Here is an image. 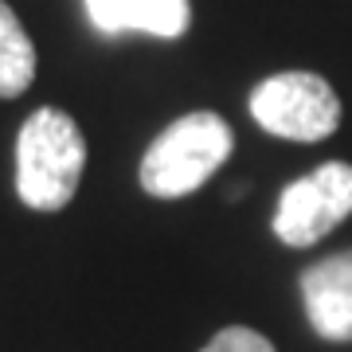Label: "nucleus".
I'll list each match as a JSON object with an SVG mask.
<instances>
[{
  "instance_id": "8",
  "label": "nucleus",
  "mask_w": 352,
  "mask_h": 352,
  "mask_svg": "<svg viewBox=\"0 0 352 352\" xmlns=\"http://www.w3.org/2000/svg\"><path fill=\"white\" fill-rule=\"evenodd\" d=\"M200 352H278L270 340L258 333V329H247V325H227L219 329Z\"/></svg>"
},
{
  "instance_id": "6",
  "label": "nucleus",
  "mask_w": 352,
  "mask_h": 352,
  "mask_svg": "<svg viewBox=\"0 0 352 352\" xmlns=\"http://www.w3.org/2000/svg\"><path fill=\"white\" fill-rule=\"evenodd\" d=\"M98 32H145L157 39H180L192 24L188 0H82Z\"/></svg>"
},
{
  "instance_id": "3",
  "label": "nucleus",
  "mask_w": 352,
  "mask_h": 352,
  "mask_svg": "<svg viewBox=\"0 0 352 352\" xmlns=\"http://www.w3.org/2000/svg\"><path fill=\"white\" fill-rule=\"evenodd\" d=\"M247 110L266 133L282 141H325L340 129V98L314 71H282L263 78L247 98Z\"/></svg>"
},
{
  "instance_id": "2",
  "label": "nucleus",
  "mask_w": 352,
  "mask_h": 352,
  "mask_svg": "<svg viewBox=\"0 0 352 352\" xmlns=\"http://www.w3.org/2000/svg\"><path fill=\"white\" fill-rule=\"evenodd\" d=\"M235 149V133L219 113L192 110L164 126L141 157V188L157 200H180L204 188Z\"/></svg>"
},
{
  "instance_id": "7",
  "label": "nucleus",
  "mask_w": 352,
  "mask_h": 352,
  "mask_svg": "<svg viewBox=\"0 0 352 352\" xmlns=\"http://www.w3.org/2000/svg\"><path fill=\"white\" fill-rule=\"evenodd\" d=\"M36 78V47L20 16L0 0V98H20Z\"/></svg>"
},
{
  "instance_id": "5",
  "label": "nucleus",
  "mask_w": 352,
  "mask_h": 352,
  "mask_svg": "<svg viewBox=\"0 0 352 352\" xmlns=\"http://www.w3.org/2000/svg\"><path fill=\"white\" fill-rule=\"evenodd\" d=\"M305 317L321 340L352 344V247L325 254L298 274Z\"/></svg>"
},
{
  "instance_id": "1",
  "label": "nucleus",
  "mask_w": 352,
  "mask_h": 352,
  "mask_svg": "<svg viewBox=\"0 0 352 352\" xmlns=\"http://www.w3.org/2000/svg\"><path fill=\"white\" fill-rule=\"evenodd\" d=\"M87 168V138L75 118L55 106L28 113L16 138V192L32 212H63Z\"/></svg>"
},
{
  "instance_id": "4",
  "label": "nucleus",
  "mask_w": 352,
  "mask_h": 352,
  "mask_svg": "<svg viewBox=\"0 0 352 352\" xmlns=\"http://www.w3.org/2000/svg\"><path fill=\"white\" fill-rule=\"evenodd\" d=\"M352 215V164L325 161L289 180L274 208V235L286 247H314Z\"/></svg>"
}]
</instances>
